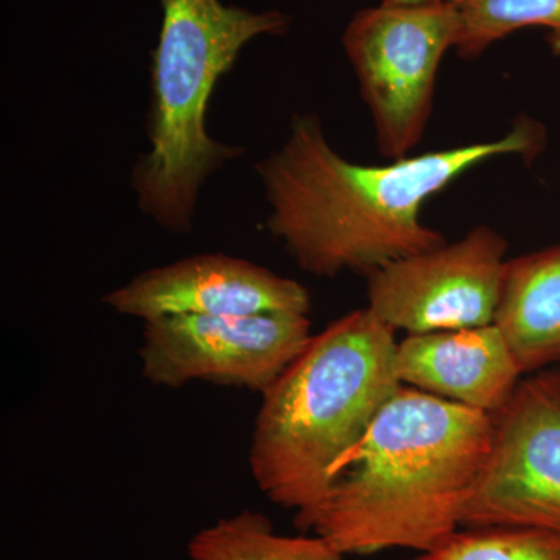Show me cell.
Returning a JSON list of instances; mask_svg holds the SVG:
<instances>
[{"label":"cell","instance_id":"1","mask_svg":"<svg viewBox=\"0 0 560 560\" xmlns=\"http://www.w3.org/2000/svg\"><path fill=\"white\" fill-rule=\"evenodd\" d=\"M547 143L545 125L522 114L499 139L364 165L330 145L318 114H294L282 145L254 168L270 206L265 226L302 271L368 276L447 242L423 223L431 197L495 158L530 164Z\"/></svg>","mask_w":560,"mask_h":560},{"label":"cell","instance_id":"2","mask_svg":"<svg viewBox=\"0 0 560 560\" xmlns=\"http://www.w3.org/2000/svg\"><path fill=\"white\" fill-rule=\"evenodd\" d=\"M492 436L488 412L401 385L294 526L345 556L431 550L460 528Z\"/></svg>","mask_w":560,"mask_h":560},{"label":"cell","instance_id":"3","mask_svg":"<svg viewBox=\"0 0 560 560\" xmlns=\"http://www.w3.org/2000/svg\"><path fill=\"white\" fill-rule=\"evenodd\" d=\"M394 331L368 307L349 312L261 394L249 469L272 503L294 514L315 506L331 467L399 390Z\"/></svg>","mask_w":560,"mask_h":560},{"label":"cell","instance_id":"4","mask_svg":"<svg viewBox=\"0 0 560 560\" xmlns=\"http://www.w3.org/2000/svg\"><path fill=\"white\" fill-rule=\"evenodd\" d=\"M151 60L150 149L131 172L138 208L162 230L190 234L206 180L245 154L208 131L210 97L250 40L283 36L289 14L221 0H160Z\"/></svg>","mask_w":560,"mask_h":560},{"label":"cell","instance_id":"5","mask_svg":"<svg viewBox=\"0 0 560 560\" xmlns=\"http://www.w3.org/2000/svg\"><path fill=\"white\" fill-rule=\"evenodd\" d=\"M460 36L452 0L368 7L342 32V49L374 120L385 160L411 156L433 114L438 73Z\"/></svg>","mask_w":560,"mask_h":560},{"label":"cell","instance_id":"6","mask_svg":"<svg viewBox=\"0 0 560 560\" xmlns=\"http://www.w3.org/2000/svg\"><path fill=\"white\" fill-rule=\"evenodd\" d=\"M492 422L460 528L525 526L560 537V370L522 378Z\"/></svg>","mask_w":560,"mask_h":560},{"label":"cell","instance_id":"7","mask_svg":"<svg viewBox=\"0 0 560 560\" xmlns=\"http://www.w3.org/2000/svg\"><path fill=\"white\" fill-rule=\"evenodd\" d=\"M142 377L162 388L191 382L264 394L312 340L307 315H180L143 323Z\"/></svg>","mask_w":560,"mask_h":560},{"label":"cell","instance_id":"8","mask_svg":"<svg viewBox=\"0 0 560 560\" xmlns=\"http://www.w3.org/2000/svg\"><path fill=\"white\" fill-rule=\"evenodd\" d=\"M508 241L478 224L459 241L370 272L368 308L408 335L474 329L495 320Z\"/></svg>","mask_w":560,"mask_h":560},{"label":"cell","instance_id":"9","mask_svg":"<svg viewBox=\"0 0 560 560\" xmlns=\"http://www.w3.org/2000/svg\"><path fill=\"white\" fill-rule=\"evenodd\" d=\"M103 302L142 323L180 315H308L312 298L298 280L226 254H198L151 268L109 291Z\"/></svg>","mask_w":560,"mask_h":560},{"label":"cell","instance_id":"10","mask_svg":"<svg viewBox=\"0 0 560 560\" xmlns=\"http://www.w3.org/2000/svg\"><path fill=\"white\" fill-rule=\"evenodd\" d=\"M394 370L401 385L490 416L523 375L495 324L408 335L397 342Z\"/></svg>","mask_w":560,"mask_h":560},{"label":"cell","instance_id":"11","mask_svg":"<svg viewBox=\"0 0 560 560\" xmlns=\"http://www.w3.org/2000/svg\"><path fill=\"white\" fill-rule=\"evenodd\" d=\"M493 324L523 375L560 364V245L506 261Z\"/></svg>","mask_w":560,"mask_h":560},{"label":"cell","instance_id":"12","mask_svg":"<svg viewBox=\"0 0 560 560\" xmlns=\"http://www.w3.org/2000/svg\"><path fill=\"white\" fill-rule=\"evenodd\" d=\"M191 560H342L345 555L320 536H282L260 512L243 510L195 534Z\"/></svg>","mask_w":560,"mask_h":560},{"label":"cell","instance_id":"13","mask_svg":"<svg viewBox=\"0 0 560 560\" xmlns=\"http://www.w3.org/2000/svg\"><path fill=\"white\" fill-rule=\"evenodd\" d=\"M460 20L456 54L464 61L482 57L501 39L523 28L547 31L551 54L560 58V0H452Z\"/></svg>","mask_w":560,"mask_h":560},{"label":"cell","instance_id":"14","mask_svg":"<svg viewBox=\"0 0 560 560\" xmlns=\"http://www.w3.org/2000/svg\"><path fill=\"white\" fill-rule=\"evenodd\" d=\"M410 560H560V537L525 526H477L453 530Z\"/></svg>","mask_w":560,"mask_h":560},{"label":"cell","instance_id":"15","mask_svg":"<svg viewBox=\"0 0 560 560\" xmlns=\"http://www.w3.org/2000/svg\"><path fill=\"white\" fill-rule=\"evenodd\" d=\"M442 2L445 0H382L386 5H433Z\"/></svg>","mask_w":560,"mask_h":560}]
</instances>
